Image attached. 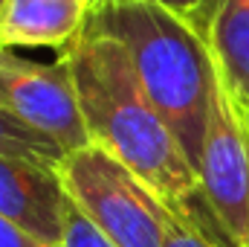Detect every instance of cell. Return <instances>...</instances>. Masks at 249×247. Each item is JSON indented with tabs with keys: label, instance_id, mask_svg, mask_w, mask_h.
<instances>
[{
	"label": "cell",
	"instance_id": "5bb4252c",
	"mask_svg": "<svg viewBox=\"0 0 249 247\" xmlns=\"http://www.w3.org/2000/svg\"><path fill=\"white\" fill-rule=\"evenodd\" d=\"M238 99H241V96H238ZM241 102H244V99H241ZM244 111H247V120H249V105L247 102H244Z\"/></svg>",
	"mask_w": 249,
	"mask_h": 247
},
{
	"label": "cell",
	"instance_id": "8992f818",
	"mask_svg": "<svg viewBox=\"0 0 249 247\" xmlns=\"http://www.w3.org/2000/svg\"><path fill=\"white\" fill-rule=\"evenodd\" d=\"M67 192L58 166L0 154V215L50 247L61 245Z\"/></svg>",
	"mask_w": 249,
	"mask_h": 247
},
{
	"label": "cell",
	"instance_id": "277c9868",
	"mask_svg": "<svg viewBox=\"0 0 249 247\" xmlns=\"http://www.w3.org/2000/svg\"><path fill=\"white\" fill-rule=\"evenodd\" d=\"M197 178L220 247H249V120L217 62Z\"/></svg>",
	"mask_w": 249,
	"mask_h": 247
},
{
	"label": "cell",
	"instance_id": "ba28073f",
	"mask_svg": "<svg viewBox=\"0 0 249 247\" xmlns=\"http://www.w3.org/2000/svg\"><path fill=\"white\" fill-rule=\"evenodd\" d=\"M203 32L229 87L249 105V0H214Z\"/></svg>",
	"mask_w": 249,
	"mask_h": 247
},
{
	"label": "cell",
	"instance_id": "9a60e30c",
	"mask_svg": "<svg viewBox=\"0 0 249 247\" xmlns=\"http://www.w3.org/2000/svg\"><path fill=\"white\" fill-rule=\"evenodd\" d=\"M3 6H6V0H0V12H3Z\"/></svg>",
	"mask_w": 249,
	"mask_h": 247
},
{
	"label": "cell",
	"instance_id": "52a82bcc",
	"mask_svg": "<svg viewBox=\"0 0 249 247\" xmlns=\"http://www.w3.org/2000/svg\"><path fill=\"white\" fill-rule=\"evenodd\" d=\"M90 0H6L0 12V47H64L87 26Z\"/></svg>",
	"mask_w": 249,
	"mask_h": 247
},
{
	"label": "cell",
	"instance_id": "9c48e42d",
	"mask_svg": "<svg viewBox=\"0 0 249 247\" xmlns=\"http://www.w3.org/2000/svg\"><path fill=\"white\" fill-rule=\"evenodd\" d=\"M162 247H220L212 212L200 192L186 206H168V227Z\"/></svg>",
	"mask_w": 249,
	"mask_h": 247
},
{
	"label": "cell",
	"instance_id": "6da1fadb",
	"mask_svg": "<svg viewBox=\"0 0 249 247\" xmlns=\"http://www.w3.org/2000/svg\"><path fill=\"white\" fill-rule=\"evenodd\" d=\"M90 140L142 178L171 209L200 192L194 163L148 99L122 44L90 21L61 53Z\"/></svg>",
	"mask_w": 249,
	"mask_h": 247
},
{
	"label": "cell",
	"instance_id": "3957f363",
	"mask_svg": "<svg viewBox=\"0 0 249 247\" xmlns=\"http://www.w3.org/2000/svg\"><path fill=\"white\" fill-rule=\"evenodd\" d=\"M67 198L116 247H162L168 204L102 145H87L58 163Z\"/></svg>",
	"mask_w": 249,
	"mask_h": 247
},
{
	"label": "cell",
	"instance_id": "8fae6325",
	"mask_svg": "<svg viewBox=\"0 0 249 247\" xmlns=\"http://www.w3.org/2000/svg\"><path fill=\"white\" fill-rule=\"evenodd\" d=\"M58 247H116L72 201H67L64 212V230H61V245Z\"/></svg>",
	"mask_w": 249,
	"mask_h": 247
},
{
	"label": "cell",
	"instance_id": "7c38bea8",
	"mask_svg": "<svg viewBox=\"0 0 249 247\" xmlns=\"http://www.w3.org/2000/svg\"><path fill=\"white\" fill-rule=\"evenodd\" d=\"M151 3H157V6H162V9H168V12H174V15L183 18V21L197 23L200 29L206 26L209 12H212V6H214V0H151Z\"/></svg>",
	"mask_w": 249,
	"mask_h": 247
},
{
	"label": "cell",
	"instance_id": "30bf717a",
	"mask_svg": "<svg viewBox=\"0 0 249 247\" xmlns=\"http://www.w3.org/2000/svg\"><path fill=\"white\" fill-rule=\"evenodd\" d=\"M0 154L20 157V160H35V163H47V166H58L67 157L53 140H47L38 131L26 128L3 105H0Z\"/></svg>",
	"mask_w": 249,
	"mask_h": 247
},
{
	"label": "cell",
	"instance_id": "4fadbf2b",
	"mask_svg": "<svg viewBox=\"0 0 249 247\" xmlns=\"http://www.w3.org/2000/svg\"><path fill=\"white\" fill-rule=\"evenodd\" d=\"M0 247H50L38 242L35 236H29L26 230H20L18 224H12L9 218L0 215Z\"/></svg>",
	"mask_w": 249,
	"mask_h": 247
},
{
	"label": "cell",
	"instance_id": "2e32d148",
	"mask_svg": "<svg viewBox=\"0 0 249 247\" xmlns=\"http://www.w3.org/2000/svg\"><path fill=\"white\" fill-rule=\"evenodd\" d=\"M90 3H93V6H96V3H99V0H90Z\"/></svg>",
	"mask_w": 249,
	"mask_h": 247
},
{
	"label": "cell",
	"instance_id": "7a4b0ae2",
	"mask_svg": "<svg viewBox=\"0 0 249 247\" xmlns=\"http://www.w3.org/2000/svg\"><path fill=\"white\" fill-rule=\"evenodd\" d=\"M90 23L127 50L148 99L197 169L214 79L206 32L151 0H99Z\"/></svg>",
	"mask_w": 249,
	"mask_h": 247
},
{
	"label": "cell",
	"instance_id": "5b68a950",
	"mask_svg": "<svg viewBox=\"0 0 249 247\" xmlns=\"http://www.w3.org/2000/svg\"><path fill=\"white\" fill-rule=\"evenodd\" d=\"M0 105L26 128L53 140L64 154L93 145L70 67L41 64L0 47Z\"/></svg>",
	"mask_w": 249,
	"mask_h": 247
}]
</instances>
